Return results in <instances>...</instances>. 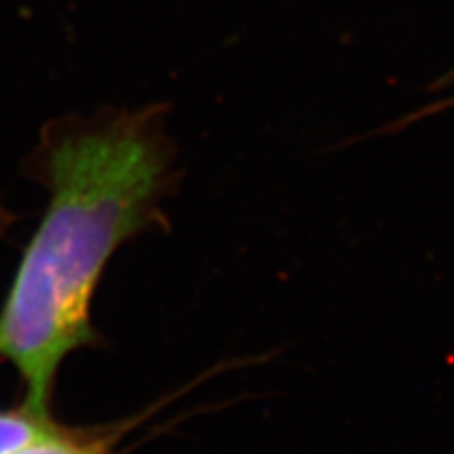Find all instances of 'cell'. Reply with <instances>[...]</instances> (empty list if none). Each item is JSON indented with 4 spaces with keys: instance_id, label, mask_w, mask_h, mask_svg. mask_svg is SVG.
<instances>
[{
    "instance_id": "cell-2",
    "label": "cell",
    "mask_w": 454,
    "mask_h": 454,
    "mask_svg": "<svg viewBox=\"0 0 454 454\" xmlns=\"http://www.w3.org/2000/svg\"><path fill=\"white\" fill-rule=\"evenodd\" d=\"M108 445L105 435L68 430L50 419L36 435L10 454H110Z\"/></svg>"
},
{
    "instance_id": "cell-1",
    "label": "cell",
    "mask_w": 454,
    "mask_h": 454,
    "mask_svg": "<svg viewBox=\"0 0 454 454\" xmlns=\"http://www.w3.org/2000/svg\"><path fill=\"white\" fill-rule=\"evenodd\" d=\"M168 153L150 112L83 125L48 142L51 192L0 310V356L27 387L25 407L50 415L70 352L91 345V300L108 260L152 222Z\"/></svg>"
},
{
    "instance_id": "cell-3",
    "label": "cell",
    "mask_w": 454,
    "mask_h": 454,
    "mask_svg": "<svg viewBox=\"0 0 454 454\" xmlns=\"http://www.w3.org/2000/svg\"><path fill=\"white\" fill-rule=\"evenodd\" d=\"M48 420L50 415H40L25 405L21 409L0 411V454H10L20 449Z\"/></svg>"
}]
</instances>
